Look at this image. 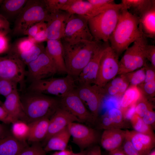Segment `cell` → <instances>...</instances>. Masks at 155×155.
I'll return each instance as SVG.
<instances>
[{
  "label": "cell",
  "instance_id": "ab89813d",
  "mask_svg": "<svg viewBox=\"0 0 155 155\" xmlns=\"http://www.w3.org/2000/svg\"><path fill=\"white\" fill-rule=\"evenodd\" d=\"M21 153L20 155H46V152L40 142L32 143Z\"/></svg>",
  "mask_w": 155,
  "mask_h": 155
},
{
  "label": "cell",
  "instance_id": "5b68a950",
  "mask_svg": "<svg viewBox=\"0 0 155 155\" xmlns=\"http://www.w3.org/2000/svg\"><path fill=\"white\" fill-rule=\"evenodd\" d=\"M121 9H110L88 19L89 29L94 40L108 42L117 23Z\"/></svg>",
  "mask_w": 155,
  "mask_h": 155
},
{
  "label": "cell",
  "instance_id": "f546056e",
  "mask_svg": "<svg viewBox=\"0 0 155 155\" xmlns=\"http://www.w3.org/2000/svg\"><path fill=\"white\" fill-rule=\"evenodd\" d=\"M45 48L42 43H36L28 51L12 55L27 65L43 53L45 50Z\"/></svg>",
  "mask_w": 155,
  "mask_h": 155
},
{
  "label": "cell",
  "instance_id": "7a4b0ae2",
  "mask_svg": "<svg viewBox=\"0 0 155 155\" xmlns=\"http://www.w3.org/2000/svg\"><path fill=\"white\" fill-rule=\"evenodd\" d=\"M139 24V18L127 9L120 10L117 23L108 41L119 57L131 44L143 36Z\"/></svg>",
  "mask_w": 155,
  "mask_h": 155
},
{
  "label": "cell",
  "instance_id": "484cf974",
  "mask_svg": "<svg viewBox=\"0 0 155 155\" xmlns=\"http://www.w3.org/2000/svg\"><path fill=\"white\" fill-rule=\"evenodd\" d=\"M71 137L67 127L51 137L43 147L44 149L46 152L53 150H65Z\"/></svg>",
  "mask_w": 155,
  "mask_h": 155
},
{
  "label": "cell",
  "instance_id": "8d00e7d4",
  "mask_svg": "<svg viewBox=\"0 0 155 155\" xmlns=\"http://www.w3.org/2000/svg\"><path fill=\"white\" fill-rule=\"evenodd\" d=\"M154 108V106L146 97L141 95L135 104V113L142 117L149 109Z\"/></svg>",
  "mask_w": 155,
  "mask_h": 155
},
{
  "label": "cell",
  "instance_id": "7402d4cb",
  "mask_svg": "<svg viewBox=\"0 0 155 155\" xmlns=\"http://www.w3.org/2000/svg\"><path fill=\"white\" fill-rule=\"evenodd\" d=\"M46 42L45 51L55 65L58 73H67L61 40H48Z\"/></svg>",
  "mask_w": 155,
  "mask_h": 155
},
{
  "label": "cell",
  "instance_id": "94428289",
  "mask_svg": "<svg viewBox=\"0 0 155 155\" xmlns=\"http://www.w3.org/2000/svg\"><path fill=\"white\" fill-rule=\"evenodd\" d=\"M3 104V103L1 102V101L0 100V105L1 106L2 104Z\"/></svg>",
  "mask_w": 155,
  "mask_h": 155
},
{
  "label": "cell",
  "instance_id": "836d02e7",
  "mask_svg": "<svg viewBox=\"0 0 155 155\" xmlns=\"http://www.w3.org/2000/svg\"><path fill=\"white\" fill-rule=\"evenodd\" d=\"M106 115L116 128L122 129L127 126L126 119L120 109L112 108Z\"/></svg>",
  "mask_w": 155,
  "mask_h": 155
},
{
  "label": "cell",
  "instance_id": "8992f818",
  "mask_svg": "<svg viewBox=\"0 0 155 155\" xmlns=\"http://www.w3.org/2000/svg\"><path fill=\"white\" fill-rule=\"evenodd\" d=\"M75 80L67 75L63 77L53 78L32 82L29 87L31 92L39 93L61 98L75 89Z\"/></svg>",
  "mask_w": 155,
  "mask_h": 155
},
{
  "label": "cell",
  "instance_id": "680465c9",
  "mask_svg": "<svg viewBox=\"0 0 155 155\" xmlns=\"http://www.w3.org/2000/svg\"><path fill=\"white\" fill-rule=\"evenodd\" d=\"M70 155H83V151H81L78 153H74L73 152Z\"/></svg>",
  "mask_w": 155,
  "mask_h": 155
},
{
  "label": "cell",
  "instance_id": "603a6c76",
  "mask_svg": "<svg viewBox=\"0 0 155 155\" xmlns=\"http://www.w3.org/2000/svg\"><path fill=\"white\" fill-rule=\"evenodd\" d=\"M29 146L26 141L20 140L11 134L0 139V155H20Z\"/></svg>",
  "mask_w": 155,
  "mask_h": 155
},
{
  "label": "cell",
  "instance_id": "f6af8a7d",
  "mask_svg": "<svg viewBox=\"0 0 155 155\" xmlns=\"http://www.w3.org/2000/svg\"><path fill=\"white\" fill-rule=\"evenodd\" d=\"M145 55L146 60L150 62L151 65L155 68V46L148 44L145 50Z\"/></svg>",
  "mask_w": 155,
  "mask_h": 155
},
{
  "label": "cell",
  "instance_id": "1f68e13d",
  "mask_svg": "<svg viewBox=\"0 0 155 155\" xmlns=\"http://www.w3.org/2000/svg\"><path fill=\"white\" fill-rule=\"evenodd\" d=\"M12 124L10 129L12 134L20 140H27L29 133V127L28 123L18 120Z\"/></svg>",
  "mask_w": 155,
  "mask_h": 155
},
{
  "label": "cell",
  "instance_id": "6f0895ef",
  "mask_svg": "<svg viewBox=\"0 0 155 155\" xmlns=\"http://www.w3.org/2000/svg\"><path fill=\"white\" fill-rule=\"evenodd\" d=\"M108 155H126L124 152L121 148H120L113 151L109 152Z\"/></svg>",
  "mask_w": 155,
  "mask_h": 155
},
{
  "label": "cell",
  "instance_id": "f35d334b",
  "mask_svg": "<svg viewBox=\"0 0 155 155\" xmlns=\"http://www.w3.org/2000/svg\"><path fill=\"white\" fill-rule=\"evenodd\" d=\"M141 94L149 100L155 96V80L143 82L137 86Z\"/></svg>",
  "mask_w": 155,
  "mask_h": 155
},
{
  "label": "cell",
  "instance_id": "e0dca14e",
  "mask_svg": "<svg viewBox=\"0 0 155 155\" xmlns=\"http://www.w3.org/2000/svg\"><path fill=\"white\" fill-rule=\"evenodd\" d=\"M109 45L108 42H103L79 75L77 80L79 84H96L101 58Z\"/></svg>",
  "mask_w": 155,
  "mask_h": 155
},
{
  "label": "cell",
  "instance_id": "816d5d0a",
  "mask_svg": "<svg viewBox=\"0 0 155 155\" xmlns=\"http://www.w3.org/2000/svg\"><path fill=\"white\" fill-rule=\"evenodd\" d=\"M83 151V155H102L100 147L97 144L91 146Z\"/></svg>",
  "mask_w": 155,
  "mask_h": 155
},
{
  "label": "cell",
  "instance_id": "c3c4849f",
  "mask_svg": "<svg viewBox=\"0 0 155 155\" xmlns=\"http://www.w3.org/2000/svg\"><path fill=\"white\" fill-rule=\"evenodd\" d=\"M145 69V78L144 82H147L155 80V68L151 65L149 66L146 64L144 66Z\"/></svg>",
  "mask_w": 155,
  "mask_h": 155
},
{
  "label": "cell",
  "instance_id": "ee69618b",
  "mask_svg": "<svg viewBox=\"0 0 155 155\" xmlns=\"http://www.w3.org/2000/svg\"><path fill=\"white\" fill-rule=\"evenodd\" d=\"M154 108L148 110L142 117L144 122L146 124L151 126L153 129L155 128V112Z\"/></svg>",
  "mask_w": 155,
  "mask_h": 155
},
{
  "label": "cell",
  "instance_id": "4dcf8cb0",
  "mask_svg": "<svg viewBox=\"0 0 155 155\" xmlns=\"http://www.w3.org/2000/svg\"><path fill=\"white\" fill-rule=\"evenodd\" d=\"M35 44L32 39L28 37L19 38L10 46L8 54L14 55L26 51Z\"/></svg>",
  "mask_w": 155,
  "mask_h": 155
},
{
  "label": "cell",
  "instance_id": "30bf717a",
  "mask_svg": "<svg viewBox=\"0 0 155 155\" xmlns=\"http://www.w3.org/2000/svg\"><path fill=\"white\" fill-rule=\"evenodd\" d=\"M75 90L92 115L95 123L98 117L102 102L106 95L103 88L96 84H78Z\"/></svg>",
  "mask_w": 155,
  "mask_h": 155
},
{
  "label": "cell",
  "instance_id": "9f6ffc18",
  "mask_svg": "<svg viewBox=\"0 0 155 155\" xmlns=\"http://www.w3.org/2000/svg\"><path fill=\"white\" fill-rule=\"evenodd\" d=\"M73 152L71 149L67 148L64 150L55 152L51 155H70Z\"/></svg>",
  "mask_w": 155,
  "mask_h": 155
},
{
  "label": "cell",
  "instance_id": "7bdbcfd3",
  "mask_svg": "<svg viewBox=\"0 0 155 155\" xmlns=\"http://www.w3.org/2000/svg\"><path fill=\"white\" fill-rule=\"evenodd\" d=\"M121 148L126 155H140L126 136Z\"/></svg>",
  "mask_w": 155,
  "mask_h": 155
},
{
  "label": "cell",
  "instance_id": "9c48e42d",
  "mask_svg": "<svg viewBox=\"0 0 155 155\" xmlns=\"http://www.w3.org/2000/svg\"><path fill=\"white\" fill-rule=\"evenodd\" d=\"M88 19L76 14H71L67 21L64 36L61 39L71 43L94 40L88 25Z\"/></svg>",
  "mask_w": 155,
  "mask_h": 155
},
{
  "label": "cell",
  "instance_id": "277c9868",
  "mask_svg": "<svg viewBox=\"0 0 155 155\" xmlns=\"http://www.w3.org/2000/svg\"><path fill=\"white\" fill-rule=\"evenodd\" d=\"M50 14L44 0H28L14 21L12 33L17 36L23 35L32 26L41 22L46 23Z\"/></svg>",
  "mask_w": 155,
  "mask_h": 155
},
{
  "label": "cell",
  "instance_id": "44dd1931",
  "mask_svg": "<svg viewBox=\"0 0 155 155\" xmlns=\"http://www.w3.org/2000/svg\"><path fill=\"white\" fill-rule=\"evenodd\" d=\"M1 106L9 115L15 121H21L28 123L18 91L6 97Z\"/></svg>",
  "mask_w": 155,
  "mask_h": 155
},
{
  "label": "cell",
  "instance_id": "2e32d148",
  "mask_svg": "<svg viewBox=\"0 0 155 155\" xmlns=\"http://www.w3.org/2000/svg\"><path fill=\"white\" fill-rule=\"evenodd\" d=\"M71 14L59 10L51 13L46 23V34L48 40H61L64 35L66 24Z\"/></svg>",
  "mask_w": 155,
  "mask_h": 155
},
{
  "label": "cell",
  "instance_id": "e575fe53",
  "mask_svg": "<svg viewBox=\"0 0 155 155\" xmlns=\"http://www.w3.org/2000/svg\"><path fill=\"white\" fill-rule=\"evenodd\" d=\"M123 74L129 83V86H137L145 80V69L144 67L132 72Z\"/></svg>",
  "mask_w": 155,
  "mask_h": 155
},
{
  "label": "cell",
  "instance_id": "ffe728a7",
  "mask_svg": "<svg viewBox=\"0 0 155 155\" xmlns=\"http://www.w3.org/2000/svg\"><path fill=\"white\" fill-rule=\"evenodd\" d=\"M126 136V131L119 128L104 130L100 136V142L102 148L111 152L121 147Z\"/></svg>",
  "mask_w": 155,
  "mask_h": 155
},
{
  "label": "cell",
  "instance_id": "ac0fdd59",
  "mask_svg": "<svg viewBox=\"0 0 155 155\" xmlns=\"http://www.w3.org/2000/svg\"><path fill=\"white\" fill-rule=\"evenodd\" d=\"M112 8L121 9L122 5L121 3H115L100 7L93 5L87 0H76L66 11L71 14L82 16L89 19Z\"/></svg>",
  "mask_w": 155,
  "mask_h": 155
},
{
  "label": "cell",
  "instance_id": "f5cc1de1",
  "mask_svg": "<svg viewBox=\"0 0 155 155\" xmlns=\"http://www.w3.org/2000/svg\"><path fill=\"white\" fill-rule=\"evenodd\" d=\"M46 30H44L39 31L32 39L35 43H40L48 40L46 34Z\"/></svg>",
  "mask_w": 155,
  "mask_h": 155
},
{
  "label": "cell",
  "instance_id": "74e56055",
  "mask_svg": "<svg viewBox=\"0 0 155 155\" xmlns=\"http://www.w3.org/2000/svg\"><path fill=\"white\" fill-rule=\"evenodd\" d=\"M18 84L12 80L0 79V94L6 97L11 93L18 91Z\"/></svg>",
  "mask_w": 155,
  "mask_h": 155
},
{
  "label": "cell",
  "instance_id": "6da1fadb",
  "mask_svg": "<svg viewBox=\"0 0 155 155\" xmlns=\"http://www.w3.org/2000/svg\"><path fill=\"white\" fill-rule=\"evenodd\" d=\"M61 40L67 73L77 80L103 42L94 40L71 43Z\"/></svg>",
  "mask_w": 155,
  "mask_h": 155
},
{
  "label": "cell",
  "instance_id": "4316f807",
  "mask_svg": "<svg viewBox=\"0 0 155 155\" xmlns=\"http://www.w3.org/2000/svg\"><path fill=\"white\" fill-rule=\"evenodd\" d=\"M28 0H4L0 5V14L9 22L16 19Z\"/></svg>",
  "mask_w": 155,
  "mask_h": 155
},
{
  "label": "cell",
  "instance_id": "681fc988",
  "mask_svg": "<svg viewBox=\"0 0 155 155\" xmlns=\"http://www.w3.org/2000/svg\"><path fill=\"white\" fill-rule=\"evenodd\" d=\"M0 121L4 124H12L16 121L10 117L4 108L0 105Z\"/></svg>",
  "mask_w": 155,
  "mask_h": 155
},
{
  "label": "cell",
  "instance_id": "d4e9b609",
  "mask_svg": "<svg viewBox=\"0 0 155 155\" xmlns=\"http://www.w3.org/2000/svg\"><path fill=\"white\" fill-rule=\"evenodd\" d=\"M122 9L127 10L140 18L155 5L154 0H122Z\"/></svg>",
  "mask_w": 155,
  "mask_h": 155
},
{
  "label": "cell",
  "instance_id": "60d3db41",
  "mask_svg": "<svg viewBox=\"0 0 155 155\" xmlns=\"http://www.w3.org/2000/svg\"><path fill=\"white\" fill-rule=\"evenodd\" d=\"M115 77L108 82L111 85L118 88L119 90V96H122L129 86V84L123 74Z\"/></svg>",
  "mask_w": 155,
  "mask_h": 155
},
{
  "label": "cell",
  "instance_id": "5bb4252c",
  "mask_svg": "<svg viewBox=\"0 0 155 155\" xmlns=\"http://www.w3.org/2000/svg\"><path fill=\"white\" fill-rule=\"evenodd\" d=\"M25 65L12 55L0 56V79L12 80L18 84L23 83L26 73Z\"/></svg>",
  "mask_w": 155,
  "mask_h": 155
},
{
  "label": "cell",
  "instance_id": "d590c367",
  "mask_svg": "<svg viewBox=\"0 0 155 155\" xmlns=\"http://www.w3.org/2000/svg\"><path fill=\"white\" fill-rule=\"evenodd\" d=\"M47 8L51 13L59 10L66 11L76 0H44Z\"/></svg>",
  "mask_w": 155,
  "mask_h": 155
},
{
  "label": "cell",
  "instance_id": "7c38bea8",
  "mask_svg": "<svg viewBox=\"0 0 155 155\" xmlns=\"http://www.w3.org/2000/svg\"><path fill=\"white\" fill-rule=\"evenodd\" d=\"M27 65L26 75L31 82L52 77L58 73L55 65L45 50Z\"/></svg>",
  "mask_w": 155,
  "mask_h": 155
},
{
  "label": "cell",
  "instance_id": "9a60e30c",
  "mask_svg": "<svg viewBox=\"0 0 155 155\" xmlns=\"http://www.w3.org/2000/svg\"><path fill=\"white\" fill-rule=\"evenodd\" d=\"M78 122L82 123L77 118L67 111L59 107L49 119L47 135L41 144L44 147L48 141L53 135L61 131L71 123Z\"/></svg>",
  "mask_w": 155,
  "mask_h": 155
},
{
  "label": "cell",
  "instance_id": "f1b7e54d",
  "mask_svg": "<svg viewBox=\"0 0 155 155\" xmlns=\"http://www.w3.org/2000/svg\"><path fill=\"white\" fill-rule=\"evenodd\" d=\"M141 95L136 86H129L124 92L121 100L120 110L125 115L129 109L133 106Z\"/></svg>",
  "mask_w": 155,
  "mask_h": 155
},
{
  "label": "cell",
  "instance_id": "bcb514c9",
  "mask_svg": "<svg viewBox=\"0 0 155 155\" xmlns=\"http://www.w3.org/2000/svg\"><path fill=\"white\" fill-rule=\"evenodd\" d=\"M11 31L9 22L0 14V34L7 35Z\"/></svg>",
  "mask_w": 155,
  "mask_h": 155
},
{
  "label": "cell",
  "instance_id": "3957f363",
  "mask_svg": "<svg viewBox=\"0 0 155 155\" xmlns=\"http://www.w3.org/2000/svg\"><path fill=\"white\" fill-rule=\"evenodd\" d=\"M28 123L44 118L50 119L60 106V98L31 92L20 97Z\"/></svg>",
  "mask_w": 155,
  "mask_h": 155
},
{
  "label": "cell",
  "instance_id": "ba28073f",
  "mask_svg": "<svg viewBox=\"0 0 155 155\" xmlns=\"http://www.w3.org/2000/svg\"><path fill=\"white\" fill-rule=\"evenodd\" d=\"M119 56L108 45L101 58L96 84L103 88L118 75Z\"/></svg>",
  "mask_w": 155,
  "mask_h": 155
},
{
  "label": "cell",
  "instance_id": "db71d44e",
  "mask_svg": "<svg viewBox=\"0 0 155 155\" xmlns=\"http://www.w3.org/2000/svg\"><path fill=\"white\" fill-rule=\"evenodd\" d=\"M87 1L93 5L100 7L115 3L113 0H88Z\"/></svg>",
  "mask_w": 155,
  "mask_h": 155
},
{
  "label": "cell",
  "instance_id": "8fae6325",
  "mask_svg": "<svg viewBox=\"0 0 155 155\" xmlns=\"http://www.w3.org/2000/svg\"><path fill=\"white\" fill-rule=\"evenodd\" d=\"M72 142L79 148L81 151L95 145L100 141L98 131L88 126L78 122L70 123L67 127Z\"/></svg>",
  "mask_w": 155,
  "mask_h": 155
},
{
  "label": "cell",
  "instance_id": "7dc6e473",
  "mask_svg": "<svg viewBox=\"0 0 155 155\" xmlns=\"http://www.w3.org/2000/svg\"><path fill=\"white\" fill-rule=\"evenodd\" d=\"M7 35L0 34V55L8 53L10 46Z\"/></svg>",
  "mask_w": 155,
  "mask_h": 155
},
{
  "label": "cell",
  "instance_id": "f907efd6",
  "mask_svg": "<svg viewBox=\"0 0 155 155\" xmlns=\"http://www.w3.org/2000/svg\"><path fill=\"white\" fill-rule=\"evenodd\" d=\"M106 95L112 96H120L119 90L118 88L108 83L103 88Z\"/></svg>",
  "mask_w": 155,
  "mask_h": 155
},
{
  "label": "cell",
  "instance_id": "b9f144b4",
  "mask_svg": "<svg viewBox=\"0 0 155 155\" xmlns=\"http://www.w3.org/2000/svg\"><path fill=\"white\" fill-rule=\"evenodd\" d=\"M46 23L44 22H41L29 27L25 31L23 35H27L30 38H33L39 31L46 30Z\"/></svg>",
  "mask_w": 155,
  "mask_h": 155
},
{
  "label": "cell",
  "instance_id": "91938a15",
  "mask_svg": "<svg viewBox=\"0 0 155 155\" xmlns=\"http://www.w3.org/2000/svg\"><path fill=\"white\" fill-rule=\"evenodd\" d=\"M148 155H155V150H152L149 154Z\"/></svg>",
  "mask_w": 155,
  "mask_h": 155
},
{
  "label": "cell",
  "instance_id": "cb8c5ba5",
  "mask_svg": "<svg viewBox=\"0 0 155 155\" xmlns=\"http://www.w3.org/2000/svg\"><path fill=\"white\" fill-rule=\"evenodd\" d=\"M49 119L44 118L28 123L29 133L27 140L32 143L42 142L47 134Z\"/></svg>",
  "mask_w": 155,
  "mask_h": 155
},
{
  "label": "cell",
  "instance_id": "52a82bcc",
  "mask_svg": "<svg viewBox=\"0 0 155 155\" xmlns=\"http://www.w3.org/2000/svg\"><path fill=\"white\" fill-rule=\"evenodd\" d=\"M148 44L146 38L142 36L126 50L119 61L118 75L132 72L145 66L147 63L145 50Z\"/></svg>",
  "mask_w": 155,
  "mask_h": 155
},
{
  "label": "cell",
  "instance_id": "d6986e66",
  "mask_svg": "<svg viewBox=\"0 0 155 155\" xmlns=\"http://www.w3.org/2000/svg\"><path fill=\"white\" fill-rule=\"evenodd\" d=\"M126 137L140 155H148L155 146V135L142 133L134 130H127Z\"/></svg>",
  "mask_w": 155,
  "mask_h": 155
},
{
  "label": "cell",
  "instance_id": "83f0119b",
  "mask_svg": "<svg viewBox=\"0 0 155 155\" xmlns=\"http://www.w3.org/2000/svg\"><path fill=\"white\" fill-rule=\"evenodd\" d=\"M139 25L144 36L155 38V5L140 18Z\"/></svg>",
  "mask_w": 155,
  "mask_h": 155
},
{
  "label": "cell",
  "instance_id": "4fadbf2b",
  "mask_svg": "<svg viewBox=\"0 0 155 155\" xmlns=\"http://www.w3.org/2000/svg\"><path fill=\"white\" fill-rule=\"evenodd\" d=\"M75 89L60 98V107L77 118L82 123L94 125L95 121L92 115Z\"/></svg>",
  "mask_w": 155,
  "mask_h": 155
},
{
  "label": "cell",
  "instance_id": "d6a6232c",
  "mask_svg": "<svg viewBox=\"0 0 155 155\" xmlns=\"http://www.w3.org/2000/svg\"><path fill=\"white\" fill-rule=\"evenodd\" d=\"M130 120L134 130L146 135H155L153 129L150 126L146 124L142 118L135 113L132 115Z\"/></svg>",
  "mask_w": 155,
  "mask_h": 155
},
{
  "label": "cell",
  "instance_id": "11a10c76",
  "mask_svg": "<svg viewBox=\"0 0 155 155\" xmlns=\"http://www.w3.org/2000/svg\"><path fill=\"white\" fill-rule=\"evenodd\" d=\"M5 124L0 123V139L11 134L10 130Z\"/></svg>",
  "mask_w": 155,
  "mask_h": 155
}]
</instances>
